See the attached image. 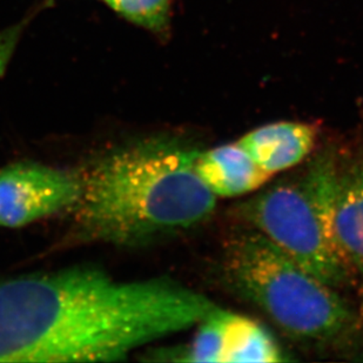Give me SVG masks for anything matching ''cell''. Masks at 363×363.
Instances as JSON below:
<instances>
[{
  "label": "cell",
  "instance_id": "6da1fadb",
  "mask_svg": "<svg viewBox=\"0 0 363 363\" xmlns=\"http://www.w3.org/2000/svg\"><path fill=\"white\" fill-rule=\"evenodd\" d=\"M214 302L169 279L69 269L0 284V362L119 361L198 323Z\"/></svg>",
  "mask_w": 363,
  "mask_h": 363
},
{
  "label": "cell",
  "instance_id": "30bf717a",
  "mask_svg": "<svg viewBox=\"0 0 363 363\" xmlns=\"http://www.w3.org/2000/svg\"><path fill=\"white\" fill-rule=\"evenodd\" d=\"M123 17L135 24L162 31L167 25L171 0H107Z\"/></svg>",
  "mask_w": 363,
  "mask_h": 363
},
{
  "label": "cell",
  "instance_id": "5b68a950",
  "mask_svg": "<svg viewBox=\"0 0 363 363\" xmlns=\"http://www.w3.org/2000/svg\"><path fill=\"white\" fill-rule=\"evenodd\" d=\"M82 194L79 172L35 162H18L0 169V227L18 228L73 209Z\"/></svg>",
  "mask_w": 363,
  "mask_h": 363
},
{
  "label": "cell",
  "instance_id": "3957f363",
  "mask_svg": "<svg viewBox=\"0 0 363 363\" xmlns=\"http://www.w3.org/2000/svg\"><path fill=\"white\" fill-rule=\"evenodd\" d=\"M223 277L241 298L295 339L328 341L346 332L353 314L329 286L257 230L230 238Z\"/></svg>",
  "mask_w": 363,
  "mask_h": 363
},
{
  "label": "cell",
  "instance_id": "ba28073f",
  "mask_svg": "<svg viewBox=\"0 0 363 363\" xmlns=\"http://www.w3.org/2000/svg\"><path fill=\"white\" fill-rule=\"evenodd\" d=\"M333 227L353 278H363V160L340 164Z\"/></svg>",
  "mask_w": 363,
  "mask_h": 363
},
{
  "label": "cell",
  "instance_id": "52a82bcc",
  "mask_svg": "<svg viewBox=\"0 0 363 363\" xmlns=\"http://www.w3.org/2000/svg\"><path fill=\"white\" fill-rule=\"evenodd\" d=\"M194 167L202 184L216 198L254 192L272 177L255 164L238 141L199 151Z\"/></svg>",
  "mask_w": 363,
  "mask_h": 363
},
{
  "label": "cell",
  "instance_id": "7a4b0ae2",
  "mask_svg": "<svg viewBox=\"0 0 363 363\" xmlns=\"http://www.w3.org/2000/svg\"><path fill=\"white\" fill-rule=\"evenodd\" d=\"M199 150L177 138H148L112 148L79 172L73 207L89 240L135 245L191 230L216 211V196L196 174Z\"/></svg>",
  "mask_w": 363,
  "mask_h": 363
},
{
  "label": "cell",
  "instance_id": "8992f818",
  "mask_svg": "<svg viewBox=\"0 0 363 363\" xmlns=\"http://www.w3.org/2000/svg\"><path fill=\"white\" fill-rule=\"evenodd\" d=\"M316 140L318 130L312 125L280 121L257 127L238 143L261 169L273 175L305 162Z\"/></svg>",
  "mask_w": 363,
  "mask_h": 363
},
{
  "label": "cell",
  "instance_id": "277c9868",
  "mask_svg": "<svg viewBox=\"0 0 363 363\" xmlns=\"http://www.w3.org/2000/svg\"><path fill=\"white\" fill-rule=\"evenodd\" d=\"M339 168L334 153L321 152L298 173L264 189L239 209L254 230L334 288L353 278L333 227Z\"/></svg>",
  "mask_w": 363,
  "mask_h": 363
},
{
  "label": "cell",
  "instance_id": "9c48e42d",
  "mask_svg": "<svg viewBox=\"0 0 363 363\" xmlns=\"http://www.w3.org/2000/svg\"><path fill=\"white\" fill-rule=\"evenodd\" d=\"M274 337L247 316L226 312L223 329V362H280L284 361Z\"/></svg>",
  "mask_w": 363,
  "mask_h": 363
}]
</instances>
